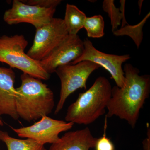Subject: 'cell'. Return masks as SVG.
Returning a JSON list of instances; mask_svg holds the SVG:
<instances>
[{"label": "cell", "mask_w": 150, "mask_h": 150, "mask_svg": "<svg viewBox=\"0 0 150 150\" xmlns=\"http://www.w3.org/2000/svg\"><path fill=\"white\" fill-rule=\"evenodd\" d=\"M123 70L124 85L121 88L116 86L112 88L106 117L117 116L134 128L140 110L149 96L150 76L140 75L139 69L130 64H125Z\"/></svg>", "instance_id": "obj_1"}, {"label": "cell", "mask_w": 150, "mask_h": 150, "mask_svg": "<svg viewBox=\"0 0 150 150\" xmlns=\"http://www.w3.org/2000/svg\"><path fill=\"white\" fill-rule=\"evenodd\" d=\"M16 88V106L19 117L28 122L36 121L52 112L55 106L53 91L41 80L23 74Z\"/></svg>", "instance_id": "obj_2"}, {"label": "cell", "mask_w": 150, "mask_h": 150, "mask_svg": "<svg viewBox=\"0 0 150 150\" xmlns=\"http://www.w3.org/2000/svg\"><path fill=\"white\" fill-rule=\"evenodd\" d=\"M112 88L107 78H97L90 88L80 93L68 107L65 121L84 125L93 123L105 113Z\"/></svg>", "instance_id": "obj_3"}, {"label": "cell", "mask_w": 150, "mask_h": 150, "mask_svg": "<svg viewBox=\"0 0 150 150\" xmlns=\"http://www.w3.org/2000/svg\"><path fill=\"white\" fill-rule=\"evenodd\" d=\"M28 45V41L23 35L0 36V62L33 77L48 80L50 74L43 69L39 62L31 59L25 53Z\"/></svg>", "instance_id": "obj_4"}, {"label": "cell", "mask_w": 150, "mask_h": 150, "mask_svg": "<svg viewBox=\"0 0 150 150\" xmlns=\"http://www.w3.org/2000/svg\"><path fill=\"white\" fill-rule=\"evenodd\" d=\"M100 66L88 61H84L75 64L61 66L55 73L61 81L60 98L55 109V114H58L64 107L67 98L71 94L79 89L87 88L86 82L94 71Z\"/></svg>", "instance_id": "obj_5"}, {"label": "cell", "mask_w": 150, "mask_h": 150, "mask_svg": "<svg viewBox=\"0 0 150 150\" xmlns=\"http://www.w3.org/2000/svg\"><path fill=\"white\" fill-rule=\"evenodd\" d=\"M69 35L63 19L54 18L48 24L36 29L33 43L27 55L33 60L40 62Z\"/></svg>", "instance_id": "obj_6"}, {"label": "cell", "mask_w": 150, "mask_h": 150, "mask_svg": "<svg viewBox=\"0 0 150 150\" xmlns=\"http://www.w3.org/2000/svg\"><path fill=\"white\" fill-rule=\"evenodd\" d=\"M74 123L62 120H56L44 115L39 121L31 126L20 128L11 126L19 137L30 139L44 145L53 144L60 139L59 134L72 128Z\"/></svg>", "instance_id": "obj_7"}, {"label": "cell", "mask_w": 150, "mask_h": 150, "mask_svg": "<svg viewBox=\"0 0 150 150\" xmlns=\"http://www.w3.org/2000/svg\"><path fill=\"white\" fill-rule=\"evenodd\" d=\"M84 50L79 58L71 63L75 64L84 61H88L103 67L110 73L116 86H123L125 76L122 64L130 59L129 54L123 55H113L103 53L95 48L93 43L88 38L83 40Z\"/></svg>", "instance_id": "obj_8"}, {"label": "cell", "mask_w": 150, "mask_h": 150, "mask_svg": "<svg viewBox=\"0 0 150 150\" xmlns=\"http://www.w3.org/2000/svg\"><path fill=\"white\" fill-rule=\"evenodd\" d=\"M56 11V8H43L13 0L11 8L5 12L3 19L9 25L27 23L37 29L49 23Z\"/></svg>", "instance_id": "obj_9"}, {"label": "cell", "mask_w": 150, "mask_h": 150, "mask_svg": "<svg viewBox=\"0 0 150 150\" xmlns=\"http://www.w3.org/2000/svg\"><path fill=\"white\" fill-rule=\"evenodd\" d=\"M84 50L83 41L78 35H69L45 59L39 62L42 68L50 74L61 66L77 59Z\"/></svg>", "instance_id": "obj_10"}, {"label": "cell", "mask_w": 150, "mask_h": 150, "mask_svg": "<svg viewBox=\"0 0 150 150\" xmlns=\"http://www.w3.org/2000/svg\"><path fill=\"white\" fill-rule=\"evenodd\" d=\"M15 79L13 69L0 67V116L8 115L14 120H18L16 106Z\"/></svg>", "instance_id": "obj_11"}, {"label": "cell", "mask_w": 150, "mask_h": 150, "mask_svg": "<svg viewBox=\"0 0 150 150\" xmlns=\"http://www.w3.org/2000/svg\"><path fill=\"white\" fill-rule=\"evenodd\" d=\"M97 138L93 137L88 127L65 133L49 150H90L94 147Z\"/></svg>", "instance_id": "obj_12"}, {"label": "cell", "mask_w": 150, "mask_h": 150, "mask_svg": "<svg viewBox=\"0 0 150 150\" xmlns=\"http://www.w3.org/2000/svg\"><path fill=\"white\" fill-rule=\"evenodd\" d=\"M86 18L84 13L77 7L67 4L63 20L69 35H78L79 31L83 28Z\"/></svg>", "instance_id": "obj_13"}, {"label": "cell", "mask_w": 150, "mask_h": 150, "mask_svg": "<svg viewBox=\"0 0 150 150\" xmlns=\"http://www.w3.org/2000/svg\"><path fill=\"white\" fill-rule=\"evenodd\" d=\"M0 140L6 144L8 150H47L44 145L35 140L13 138L6 131H0Z\"/></svg>", "instance_id": "obj_14"}, {"label": "cell", "mask_w": 150, "mask_h": 150, "mask_svg": "<svg viewBox=\"0 0 150 150\" xmlns=\"http://www.w3.org/2000/svg\"><path fill=\"white\" fill-rule=\"evenodd\" d=\"M120 2L121 4L120 8H117L115 7L113 0H104L103 3V11L108 14V16L110 18L112 33L118 29V27L121 25V27L129 24L125 18L126 1L121 0Z\"/></svg>", "instance_id": "obj_15"}, {"label": "cell", "mask_w": 150, "mask_h": 150, "mask_svg": "<svg viewBox=\"0 0 150 150\" xmlns=\"http://www.w3.org/2000/svg\"><path fill=\"white\" fill-rule=\"evenodd\" d=\"M150 16V13H149L138 24L135 25H126L113 32V34L116 36H129L134 40L137 48H139L143 39V27Z\"/></svg>", "instance_id": "obj_16"}, {"label": "cell", "mask_w": 150, "mask_h": 150, "mask_svg": "<svg viewBox=\"0 0 150 150\" xmlns=\"http://www.w3.org/2000/svg\"><path fill=\"white\" fill-rule=\"evenodd\" d=\"M104 21L100 15H95L86 18L83 28L88 36L93 38H99L104 35Z\"/></svg>", "instance_id": "obj_17"}, {"label": "cell", "mask_w": 150, "mask_h": 150, "mask_svg": "<svg viewBox=\"0 0 150 150\" xmlns=\"http://www.w3.org/2000/svg\"><path fill=\"white\" fill-rule=\"evenodd\" d=\"M105 122L104 134L102 137L97 139L94 148L95 150H115L114 144L110 139L106 137L105 133L107 127L106 119Z\"/></svg>", "instance_id": "obj_18"}, {"label": "cell", "mask_w": 150, "mask_h": 150, "mask_svg": "<svg viewBox=\"0 0 150 150\" xmlns=\"http://www.w3.org/2000/svg\"><path fill=\"white\" fill-rule=\"evenodd\" d=\"M23 3L43 8H56L61 2V0H25Z\"/></svg>", "instance_id": "obj_19"}, {"label": "cell", "mask_w": 150, "mask_h": 150, "mask_svg": "<svg viewBox=\"0 0 150 150\" xmlns=\"http://www.w3.org/2000/svg\"><path fill=\"white\" fill-rule=\"evenodd\" d=\"M148 132L147 137L146 139H145L144 141L143 142V145L145 150H150V128L149 124L148 123Z\"/></svg>", "instance_id": "obj_20"}, {"label": "cell", "mask_w": 150, "mask_h": 150, "mask_svg": "<svg viewBox=\"0 0 150 150\" xmlns=\"http://www.w3.org/2000/svg\"><path fill=\"white\" fill-rule=\"evenodd\" d=\"M143 1H138V4H139V8L140 9V13H141V8H142V3H143Z\"/></svg>", "instance_id": "obj_21"}, {"label": "cell", "mask_w": 150, "mask_h": 150, "mask_svg": "<svg viewBox=\"0 0 150 150\" xmlns=\"http://www.w3.org/2000/svg\"><path fill=\"white\" fill-rule=\"evenodd\" d=\"M4 126V123L1 119L0 118V126Z\"/></svg>", "instance_id": "obj_22"}]
</instances>
